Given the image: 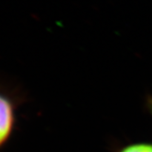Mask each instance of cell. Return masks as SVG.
Wrapping results in <instances>:
<instances>
[{"label":"cell","instance_id":"1","mask_svg":"<svg viewBox=\"0 0 152 152\" xmlns=\"http://www.w3.org/2000/svg\"><path fill=\"white\" fill-rule=\"evenodd\" d=\"M14 124V107L7 96L0 94V148L8 140Z\"/></svg>","mask_w":152,"mask_h":152},{"label":"cell","instance_id":"3","mask_svg":"<svg viewBox=\"0 0 152 152\" xmlns=\"http://www.w3.org/2000/svg\"><path fill=\"white\" fill-rule=\"evenodd\" d=\"M148 110H149V112L152 116V98L151 96H149L148 99Z\"/></svg>","mask_w":152,"mask_h":152},{"label":"cell","instance_id":"2","mask_svg":"<svg viewBox=\"0 0 152 152\" xmlns=\"http://www.w3.org/2000/svg\"><path fill=\"white\" fill-rule=\"evenodd\" d=\"M118 152H152V143H133L122 148Z\"/></svg>","mask_w":152,"mask_h":152}]
</instances>
